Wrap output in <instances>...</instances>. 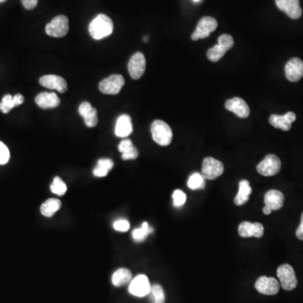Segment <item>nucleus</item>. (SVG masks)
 Masks as SVG:
<instances>
[{"label": "nucleus", "mask_w": 303, "mask_h": 303, "mask_svg": "<svg viewBox=\"0 0 303 303\" xmlns=\"http://www.w3.org/2000/svg\"><path fill=\"white\" fill-rule=\"evenodd\" d=\"M148 295L152 303H164L165 301L164 289L161 285H152Z\"/></svg>", "instance_id": "30"}, {"label": "nucleus", "mask_w": 303, "mask_h": 303, "mask_svg": "<svg viewBox=\"0 0 303 303\" xmlns=\"http://www.w3.org/2000/svg\"><path fill=\"white\" fill-rule=\"evenodd\" d=\"M5 1H6V0H0V4H1V3L5 2Z\"/></svg>", "instance_id": "40"}, {"label": "nucleus", "mask_w": 303, "mask_h": 303, "mask_svg": "<svg viewBox=\"0 0 303 303\" xmlns=\"http://www.w3.org/2000/svg\"><path fill=\"white\" fill-rule=\"evenodd\" d=\"M255 289L264 295H273L280 290V283L275 278L260 276L255 282Z\"/></svg>", "instance_id": "12"}, {"label": "nucleus", "mask_w": 303, "mask_h": 303, "mask_svg": "<svg viewBox=\"0 0 303 303\" xmlns=\"http://www.w3.org/2000/svg\"><path fill=\"white\" fill-rule=\"evenodd\" d=\"M173 200H174V206L176 207H180L184 206L186 201V194L184 192L179 189L174 190L173 193Z\"/></svg>", "instance_id": "33"}, {"label": "nucleus", "mask_w": 303, "mask_h": 303, "mask_svg": "<svg viewBox=\"0 0 303 303\" xmlns=\"http://www.w3.org/2000/svg\"><path fill=\"white\" fill-rule=\"evenodd\" d=\"M114 163L111 159H101L98 160L95 168L93 169V175L96 177H105L108 174L109 171L112 169Z\"/></svg>", "instance_id": "28"}, {"label": "nucleus", "mask_w": 303, "mask_h": 303, "mask_svg": "<svg viewBox=\"0 0 303 303\" xmlns=\"http://www.w3.org/2000/svg\"><path fill=\"white\" fill-rule=\"evenodd\" d=\"M227 111L233 112L240 118H247L249 116L250 110L247 104L242 98L238 97L230 98L225 104Z\"/></svg>", "instance_id": "16"}, {"label": "nucleus", "mask_w": 303, "mask_h": 303, "mask_svg": "<svg viewBox=\"0 0 303 303\" xmlns=\"http://www.w3.org/2000/svg\"><path fill=\"white\" fill-rule=\"evenodd\" d=\"M118 150L123 160H133L138 157V151L130 139H125L119 144Z\"/></svg>", "instance_id": "24"}, {"label": "nucleus", "mask_w": 303, "mask_h": 303, "mask_svg": "<svg viewBox=\"0 0 303 303\" xmlns=\"http://www.w3.org/2000/svg\"><path fill=\"white\" fill-rule=\"evenodd\" d=\"M275 4L281 11L293 20L299 19L301 16L302 10L299 0H275Z\"/></svg>", "instance_id": "13"}, {"label": "nucleus", "mask_w": 303, "mask_h": 303, "mask_svg": "<svg viewBox=\"0 0 303 303\" xmlns=\"http://www.w3.org/2000/svg\"><path fill=\"white\" fill-rule=\"evenodd\" d=\"M217 28V21L212 17H203L199 20L196 29L191 35L192 40L205 39Z\"/></svg>", "instance_id": "9"}, {"label": "nucleus", "mask_w": 303, "mask_h": 303, "mask_svg": "<svg viewBox=\"0 0 303 303\" xmlns=\"http://www.w3.org/2000/svg\"><path fill=\"white\" fill-rule=\"evenodd\" d=\"M25 101V98L22 94L16 93L15 96L6 94L4 96L0 103V111L3 113L7 114L15 106H20Z\"/></svg>", "instance_id": "23"}, {"label": "nucleus", "mask_w": 303, "mask_h": 303, "mask_svg": "<svg viewBox=\"0 0 303 303\" xmlns=\"http://www.w3.org/2000/svg\"><path fill=\"white\" fill-rule=\"evenodd\" d=\"M296 116L294 112H287L284 116L272 115L270 116V125L275 128L281 129L283 131H289L291 128V124L295 121Z\"/></svg>", "instance_id": "18"}, {"label": "nucleus", "mask_w": 303, "mask_h": 303, "mask_svg": "<svg viewBox=\"0 0 303 303\" xmlns=\"http://www.w3.org/2000/svg\"><path fill=\"white\" fill-rule=\"evenodd\" d=\"M188 187L191 189H204L206 186V179L199 173H194L188 179Z\"/></svg>", "instance_id": "31"}, {"label": "nucleus", "mask_w": 303, "mask_h": 303, "mask_svg": "<svg viewBox=\"0 0 303 303\" xmlns=\"http://www.w3.org/2000/svg\"><path fill=\"white\" fill-rule=\"evenodd\" d=\"M277 276L280 280V285L285 290L295 289L297 285V279L292 266L288 264L280 265L277 269Z\"/></svg>", "instance_id": "7"}, {"label": "nucleus", "mask_w": 303, "mask_h": 303, "mask_svg": "<svg viewBox=\"0 0 303 303\" xmlns=\"http://www.w3.org/2000/svg\"><path fill=\"white\" fill-rule=\"evenodd\" d=\"M132 131H133V127L131 123V116L126 114L121 115L116 121V129H115L116 136L125 138L130 136Z\"/></svg>", "instance_id": "20"}, {"label": "nucleus", "mask_w": 303, "mask_h": 303, "mask_svg": "<svg viewBox=\"0 0 303 303\" xmlns=\"http://www.w3.org/2000/svg\"><path fill=\"white\" fill-rule=\"evenodd\" d=\"M78 112L88 127H94L98 123L97 111L88 102H83L78 107Z\"/></svg>", "instance_id": "19"}, {"label": "nucleus", "mask_w": 303, "mask_h": 303, "mask_svg": "<svg viewBox=\"0 0 303 303\" xmlns=\"http://www.w3.org/2000/svg\"><path fill=\"white\" fill-rule=\"evenodd\" d=\"M233 45H234V40L232 35H227V34L220 35L217 45L212 46L207 50V58L210 61L214 62V63L218 62L221 58L224 57L227 50L232 49Z\"/></svg>", "instance_id": "3"}, {"label": "nucleus", "mask_w": 303, "mask_h": 303, "mask_svg": "<svg viewBox=\"0 0 303 303\" xmlns=\"http://www.w3.org/2000/svg\"><path fill=\"white\" fill-rule=\"evenodd\" d=\"M154 231L153 227L149 226L147 222H145L141 224V227L136 228V229L133 230L132 232V237L136 242H142L144 240L146 239V237L148 236L150 233H152Z\"/></svg>", "instance_id": "29"}, {"label": "nucleus", "mask_w": 303, "mask_h": 303, "mask_svg": "<svg viewBox=\"0 0 303 303\" xmlns=\"http://www.w3.org/2000/svg\"><path fill=\"white\" fill-rule=\"evenodd\" d=\"M125 84V79L120 74H114L105 78L98 84V88L106 94H117Z\"/></svg>", "instance_id": "8"}, {"label": "nucleus", "mask_w": 303, "mask_h": 303, "mask_svg": "<svg viewBox=\"0 0 303 303\" xmlns=\"http://www.w3.org/2000/svg\"><path fill=\"white\" fill-rule=\"evenodd\" d=\"M151 285L148 278L145 275H138L132 279L129 285V292L137 297H144L148 295Z\"/></svg>", "instance_id": "10"}, {"label": "nucleus", "mask_w": 303, "mask_h": 303, "mask_svg": "<svg viewBox=\"0 0 303 303\" xmlns=\"http://www.w3.org/2000/svg\"><path fill=\"white\" fill-rule=\"evenodd\" d=\"M284 194L276 189H271L265 194V206L272 211L280 210L284 205Z\"/></svg>", "instance_id": "22"}, {"label": "nucleus", "mask_w": 303, "mask_h": 303, "mask_svg": "<svg viewBox=\"0 0 303 303\" xmlns=\"http://www.w3.org/2000/svg\"><path fill=\"white\" fill-rule=\"evenodd\" d=\"M146 70V58L143 53H136L131 57L128 63V71L131 78L139 79Z\"/></svg>", "instance_id": "11"}, {"label": "nucleus", "mask_w": 303, "mask_h": 303, "mask_svg": "<svg viewBox=\"0 0 303 303\" xmlns=\"http://www.w3.org/2000/svg\"><path fill=\"white\" fill-rule=\"evenodd\" d=\"M131 277L132 275L130 270L121 268L114 273L111 278V281L116 287H121L126 285L127 283L131 282Z\"/></svg>", "instance_id": "26"}, {"label": "nucleus", "mask_w": 303, "mask_h": 303, "mask_svg": "<svg viewBox=\"0 0 303 303\" xmlns=\"http://www.w3.org/2000/svg\"><path fill=\"white\" fill-rule=\"evenodd\" d=\"M40 85L45 88L56 89L60 93H64L68 90V84L64 78L58 75L42 76L39 79Z\"/></svg>", "instance_id": "17"}, {"label": "nucleus", "mask_w": 303, "mask_h": 303, "mask_svg": "<svg viewBox=\"0 0 303 303\" xmlns=\"http://www.w3.org/2000/svg\"><path fill=\"white\" fill-rule=\"evenodd\" d=\"M22 5L26 10H33L37 5L38 0H21Z\"/></svg>", "instance_id": "36"}, {"label": "nucleus", "mask_w": 303, "mask_h": 303, "mask_svg": "<svg viewBox=\"0 0 303 303\" xmlns=\"http://www.w3.org/2000/svg\"><path fill=\"white\" fill-rule=\"evenodd\" d=\"M143 40L144 41H145V42H146V41H147V40H148V37H144L143 38Z\"/></svg>", "instance_id": "39"}, {"label": "nucleus", "mask_w": 303, "mask_h": 303, "mask_svg": "<svg viewBox=\"0 0 303 303\" xmlns=\"http://www.w3.org/2000/svg\"><path fill=\"white\" fill-rule=\"evenodd\" d=\"M61 201L58 199H48L45 200L41 207H40V212L43 216L46 217H53V215L55 214L56 212H58V210L60 209Z\"/></svg>", "instance_id": "27"}, {"label": "nucleus", "mask_w": 303, "mask_h": 303, "mask_svg": "<svg viewBox=\"0 0 303 303\" xmlns=\"http://www.w3.org/2000/svg\"><path fill=\"white\" fill-rule=\"evenodd\" d=\"M252 192V188L250 186L249 182L243 179L239 182V189L237 195L235 197L234 203L237 206H242L249 199V195Z\"/></svg>", "instance_id": "25"}, {"label": "nucleus", "mask_w": 303, "mask_h": 303, "mask_svg": "<svg viewBox=\"0 0 303 303\" xmlns=\"http://www.w3.org/2000/svg\"><path fill=\"white\" fill-rule=\"evenodd\" d=\"M10 151L7 146L3 143L2 141H0V164L4 165L7 164L10 160Z\"/></svg>", "instance_id": "34"}, {"label": "nucleus", "mask_w": 303, "mask_h": 303, "mask_svg": "<svg viewBox=\"0 0 303 303\" xmlns=\"http://www.w3.org/2000/svg\"><path fill=\"white\" fill-rule=\"evenodd\" d=\"M68 19L65 15H58L45 26V32L53 37H63L68 34Z\"/></svg>", "instance_id": "6"}, {"label": "nucleus", "mask_w": 303, "mask_h": 303, "mask_svg": "<svg viewBox=\"0 0 303 303\" xmlns=\"http://www.w3.org/2000/svg\"><path fill=\"white\" fill-rule=\"evenodd\" d=\"M35 104L42 109H53L60 105V98L57 93L43 92L36 96Z\"/></svg>", "instance_id": "21"}, {"label": "nucleus", "mask_w": 303, "mask_h": 303, "mask_svg": "<svg viewBox=\"0 0 303 303\" xmlns=\"http://www.w3.org/2000/svg\"><path fill=\"white\" fill-rule=\"evenodd\" d=\"M113 227L117 232H127L130 228V223L126 220L119 219L114 222Z\"/></svg>", "instance_id": "35"}, {"label": "nucleus", "mask_w": 303, "mask_h": 303, "mask_svg": "<svg viewBox=\"0 0 303 303\" xmlns=\"http://www.w3.org/2000/svg\"><path fill=\"white\" fill-rule=\"evenodd\" d=\"M263 212H264L265 215H270V213L272 212V210L270 209V207L265 206V207L263 208Z\"/></svg>", "instance_id": "38"}, {"label": "nucleus", "mask_w": 303, "mask_h": 303, "mask_svg": "<svg viewBox=\"0 0 303 303\" xmlns=\"http://www.w3.org/2000/svg\"><path fill=\"white\" fill-rule=\"evenodd\" d=\"M50 191L58 195H63L67 192V185L60 177H56L50 184Z\"/></svg>", "instance_id": "32"}, {"label": "nucleus", "mask_w": 303, "mask_h": 303, "mask_svg": "<svg viewBox=\"0 0 303 303\" xmlns=\"http://www.w3.org/2000/svg\"><path fill=\"white\" fill-rule=\"evenodd\" d=\"M280 159L275 154H269L258 164L257 171L263 176H274L280 172Z\"/></svg>", "instance_id": "5"}, {"label": "nucleus", "mask_w": 303, "mask_h": 303, "mask_svg": "<svg viewBox=\"0 0 303 303\" xmlns=\"http://www.w3.org/2000/svg\"><path fill=\"white\" fill-rule=\"evenodd\" d=\"M114 25L111 18L107 15H98L89 24V34L94 40H101L113 32Z\"/></svg>", "instance_id": "1"}, {"label": "nucleus", "mask_w": 303, "mask_h": 303, "mask_svg": "<svg viewBox=\"0 0 303 303\" xmlns=\"http://www.w3.org/2000/svg\"><path fill=\"white\" fill-rule=\"evenodd\" d=\"M285 76L290 82H297L303 77V63L300 58L290 59L285 67Z\"/></svg>", "instance_id": "15"}, {"label": "nucleus", "mask_w": 303, "mask_h": 303, "mask_svg": "<svg viewBox=\"0 0 303 303\" xmlns=\"http://www.w3.org/2000/svg\"><path fill=\"white\" fill-rule=\"evenodd\" d=\"M295 236L297 237L298 239L302 240L303 241V213L301 214V218H300V223L296 229L295 232Z\"/></svg>", "instance_id": "37"}, {"label": "nucleus", "mask_w": 303, "mask_h": 303, "mask_svg": "<svg viewBox=\"0 0 303 303\" xmlns=\"http://www.w3.org/2000/svg\"><path fill=\"white\" fill-rule=\"evenodd\" d=\"M193 1H194V2H199L200 0H193Z\"/></svg>", "instance_id": "41"}, {"label": "nucleus", "mask_w": 303, "mask_h": 303, "mask_svg": "<svg viewBox=\"0 0 303 303\" xmlns=\"http://www.w3.org/2000/svg\"><path fill=\"white\" fill-rule=\"evenodd\" d=\"M152 136L154 141L160 146H169L173 139V131L170 126L161 120H156L152 123Z\"/></svg>", "instance_id": "2"}, {"label": "nucleus", "mask_w": 303, "mask_h": 303, "mask_svg": "<svg viewBox=\"0 0 303 303\" xmlns=\"http://www.w3.org/2000/svg\"><path fill=\"white\" fill-rule=\"evenodd\" d=\"M224 172V165L217 159L207 157L202 163L201 174L206 179H216Z\"/></svg>", "instance_id": "4"}, {"label": "nucleus", "mask_w": 303, "mask_h": 303, "mask_svg": "<svg viewBox=\"0 0 303 303\" xmlns=\"http://www.w3.org/2000/svg\"><path fill=\"white\" fill-rule=\"evenodd\" d=\"M238 234L242 237L260 238L264 235V226L260 222H242L238 226Z\"/></svg>", "instance_id": "14"}]
</instances>
